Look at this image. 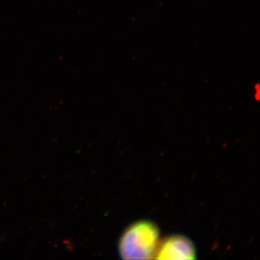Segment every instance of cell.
<instances>
[{"label": "cell", "instance_id": "1", "mask_svg": "<svg viewBox=\"0 0 260 260\" xmlns=\"http://www.w3.org/2000/svg\"><path fill=\"white\" fill-rule=\"evenodd\" d=\"M159 243L158 227L148 220H142L130 225L122 234L119 254L124 259H155Z\"/></svg>", "mask_w": 260, "mask_h": 260}, {"label": "cell", "instance_id": "2", "mask_svg": "<svg viewBox=\"0 0 260 260\" xmlns=\"http://www.w3.org/2000/svg\"><path fill=\"white\" fill-rule=\"evenodd\" d=\"M195 248L190 239L181 235L168 237L159 243L155 259H194Z\"/></svg>", "mask_w": 260, "mask_h": 260}]
</instances>
